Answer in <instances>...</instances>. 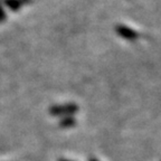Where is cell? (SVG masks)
Here are the masks:
<instances>
[{
    "instance_id": "obj_1",
    "label": "cell",
    "mask_w": 161,
    "mask_h": 161,
    "mask_svg": "<svg viewBox=\"0 0 161 161\" xmlns=\"http://www.w3.org/2000/svg\"><path fill=\"white\" fill-rule=\"evenodd\" d=\"M115 31L118 33V35L120 36L121 38H123L125 40H136L139 38V34L136 33V30L131 29V28L126 27L124 25H119L115 27Z\"/></svg>"
}]
</instances>
